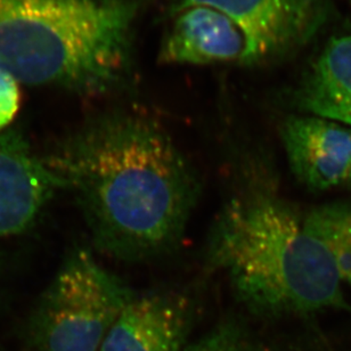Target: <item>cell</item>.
Here are the masks:
<instances>
[{
	"instance_id": "cell-1",
	"label": "cell",
	"mask_w": 351,
	"mask_h": 351,
	"mask_svg": "<svg viewBox=\"0 0 351 351\" xmlns=\"http://www.w3.org/2000/svg\"><path fill=\"white\" fill-rule=\"evenodd\" d=\"M55 162L77 192L96 250L115 261L142 263L176 250L202 192L169 132L137 112L91 119Z\"/></svg>"
},
{
	"instance_id": "cell-2",
	"label": "cell",
	"mask_w": 351,
	"mask_h": 351,
	"mask_svg": "<svg viewBox=\"0 0 351 351\" xmlns=\"http://www.w3.org/2000/svg\"><path fill=\"white\" fill-rule=\"evenodd\" d=\"M210 228L206 263L234 297L263 317L347 308L331 256L304 216L244 167Z\"/></svg>"
},
{
	"instance_id": "cell-3",
	"label": "cell",
	"mask_w": 351,
	"mask_h": 351,
	"mask_svg": "<svg viewBox=\"0 0 351 351\" xmlns=\"http://www.w3.org/2000/svg\"><path fill=\"white\" fill-rule=\"evenodd\" d=\"M142 0H0V71L19 84L105 95L134 68Z\"/></svg>"
},
{
	"instance_id": "cell-4",
	"label": "cell",
	"mask_w": 351,
	"mask_h": 351,
	"mask_svg": "<svg viewBox=\"0 0 351 351\" xmlns=\"http://www.w3.org/2000/svg\"><path fill=\"white\" fill-rule=\"evenodd\" d=\"M136 291L86 249L73 251L48 290L37 319L43 351H99Z\"/></svg>"
},
{
	"instance_id": "cell-5",
	"label": "cell",
	"mask_w": 351,
	"mask_h": 351,
	"mask_svg": "<svg viewBox=\"0 0 351 351\" xmlns=\"http://www.w3.org/2000/svg\"><path fill=\"white\" fill-rule=\"evenodd\" d=\"M209 5L223 10L249 41V66L265 65L294 54L324 27L331 0H176L173 10Z\"/></svg>"
},
{
	"instance_id": "cell-6",
	"label": "cell",
	"mask_w": 351,
	"mask_h": 351,
	"mask_svg": "<svg viewBox=\"0 0 351 351\" xmlns=\"http://www.w3.org/2000/svg\"><path fill=\"white\" fill-rule=\"evenodd\" d=\"M195 317L191 294L163 289L136 294L99 351H184Z\"/></svg>"
},
{
	"instance_id": "cell-7",
	"label": "cell",
	"mask_w": 351,
	"mask_h": 351,
	"mask_svg": "<svg viewBox=\"0 0 351 351\" xmlns=\"http://www.w3.org/2000/svg\"><path fill=\"white\" fill-rule=\"evenodd\" d=\"M165 64L249 65L244 31L223 10L209 5L173 10V21L159 54Z\"/></svg>"
},
{
	"instance_id": "cell-8",
	"label": "cell",
	"mask_w": 351,
	"mask_h": 351,
	"mask_svg": "<svg viewBox=\"0 0 351 351\" xmlns=\"http://www.w3.org/2000/svg\"><path fill=\"white\" fill-rule=\"evenodd\" d=\"M280 139L293 175L314 191L348 180L351 128L316 115H291L280 127Z\"/></svg>"
},
{
	"instance_id": "cell-9",
	"label": "cell",
	"mask_w": 351,
	"mask_h": 351,
	"mask_svg": "<svg viewBox=\"0 0 351 351\" xmlns=\"http://www.w3.org/2000/svg\"><path fill=\"white\" fill-rule=\"evenodd\" d=\"M63 185L20 138L0 135V237L25 230L54 189Z\"/></svg>"
},
{
	"instance_id": "cell-10",
	"label": "cell",
	"mask_w": 351,
	"mask_h": 351,
	"mask_svg": "<svg viewBox=\"0 0 351 351\" xmlns=\"http://www.w3.org/2000/svg\"><path fill=\"white\" fill-rule=\"evenodd\" d=\"M291 101L301 114L351 128V31L326 43L294 88Z\"/></svg>"
},
{
	"instance_id": "cell-11",
	"label": "cell",
	"mask_w": 351,
	"mask_h": 351,
	"mask_svg": "<svg viewBox=\"0 0 351 351\" xmlns=\"http://www.w3.org/2000/svg\"><path fill=\"white\" fill-rule=\"evenodd\" d=\"M304 223L326 247L341 282L351 285V204L318 206L304 215Z\"/></svg>"
},
{
	"instance_id": "cell-12",
	"label": "cell",
	"mask_w": 351,
	"mask_h": 351,
	"mask_svg": "<svg viewBox=\"0 0 351 351\" xmlns=\"http://www.w3.org/2000/svg\"><path fill=\"white\" fill-rule=\"evenodd\" d=\"M184 351H275L235 318L221 322Z\"/></svg>"
},
{
	"instance_id": "cell-13",
	"label": "cell",
	"mask_w": 351,
	"mask_h": 351,
	"mask_svg": "<svg viewBox=\"0 0 351 351\" xmlns=\"http://www.w3.org/2000/svg\"><path fill=\"white\" fill-rule=\"evenodd\" d=\"M19 82L10 75L0 71V130L13 121L20 110Z\"/></svg>"
},
{
	"instance_id": "cell-14",
	"label": "cell",
	"mask_w": 351,
	"mask_h": 351,
	"mask_svg": "<svg viewBox=\"0 0 351 351\" xmlns=\"http://www.w3.org/2000/svg\"><path fill=\"white\" fill-rule=\"evenodd\" d=\"M347 182H351V170L350 173H349L348 180H347Z\"/></svg>"
}]
</instances>
